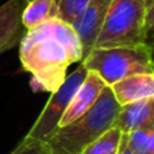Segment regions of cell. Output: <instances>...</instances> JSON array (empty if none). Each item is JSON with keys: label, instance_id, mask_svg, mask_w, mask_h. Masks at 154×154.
Listing matches in <instances>:
<instances>
[{"label": "cell", "instance_id": "13", "mask_svg": "<svg viewBox=\"0 0 154 154\" xmlns=\"http://www.w3.org/2000/svg\"><path fill=\"white\" fill-rule=\"evenodd\" d=\"M126 143L137 154H154V127L138 128L126 134Z\"/></svg>", "mask_w": 154, "mask_h": 154}, {"label": "cell", "instance_id": "17", "mask_svg": "<svg viewBox=\"0 0 154 154\" xmlns=\"http://www.w3.org/2000/svg\"><path fill=\"white\" fill-rule=\"evenodd\" d=\"M118 154H137L134 153L130 147L126 143V134L122 135V139H120V145H119V150H118Z\"/></svg>", "mask_w": 154, "mask_h": 154}, {"label": "cell", "instance_id": "8", "mask_svg": "<svg viewBox=\"0 0 154 154\" xmlns=\"http://www.w3.org/2000/svg\"><path fill=\"white\" fill-rule=\"evenodd\" d=\"M26 3L24 0H8L0 5V56L19 45L26 32L22 24Z\"/></svg>", "mask_w": 154, "mask_h": 154}, {"label": "cell", "instance_id": "5", "mask_svg": "<svg viewBox=\"0 0 154 154\" xmlns=\"http://www.w3.org/2000/svg\"><path fill=\"white\" fill-rule=\"evenodd\" d=\"M87 73L88 69L84 66L82 62H80V65L70 75H66L62 84L54 92L50 93V97L46 106L43 107L42 112L37 118L30 131L24 135V138L43 142V143H46L50 139L54 131L58 128L62 115L66 111L77 88L84 81Z\"/></svg>", "mask_w": 154, "mask_h": 154}, {"label": "cell", "instance_id": "10", "mask_svg": "<svg viewBox=\"0 0 154 154\" xmlns=\"http://www.w3.org/2000/svg\"><path fill=\"white\" fill-rule=\"evenodd\" d=\"M109 88L120 106L152 99L154 97V73H138L128 76L112 84Z\"/></svg>", "mask_w": 154, "mask_h": 154}, {"label": "cell", "instance_id": "6", "mask_svg": "<svg viewBox=\"0 0 154 154\" xmlns=\"http://www.w3.org/2000/svg\"><path fill=\"white\" fill-rule=\"evenodd\" d=\"M111 3L112 0H89L82 14L72 23L82 46V60L95 46L96 37Z\"/></svg>", "mask_w": 154, "mask_h": 154}, {"label": "cell", "instance_id": "19", "mask_svg": "<svg viewBox=\"0 0 154 154\" xmlns=\"http://www.w3.org/2000/svg\"><path fill=\"white\" fill-rule=\"evenodd\" d=\"M145 2H146V3H147V0H145Z\"/></svg>", "mask_w": 154, "mask_h": 154}, {"label": "cell", "instance_id": "11", "mask_svg": "<svg viewBox=\"0 0 154 154\" xmlns=\"http://www.w3.org/2000/svg\"><path fill=\"white\" fill-rule=\"evenodd\" d=\"M56 18H58L56 0H30L22 12V24L27 31Z\"/></svg>", "mask_w": 154, "mask_h": 154}, {"label": "cell", "instance_id": "7", "mask_svg": "<svg viewBox=\"0 0 154 154\" xmlns=\"http://www.w3.org/2000/svg\"><path fill=\"white\" fill-rule=\"evenodd\" d=\"M106 87L107 84L100 79V76L96 75L95 72L88 70L84 81L77 88L66 111L62 115L58 127H64V126L75 122L80 116H82L96 103V100L99 99V96L101 95Z\"/></svg>", "mask_w": 154, "mask_h": 154}, {"label": "cell", "instance_id": "4", "mask_svg": "<svg viewBox=\"0 0 154 154\" xmlns=\"http://www.w3.org/2000/svg\"><path fill=\"white\" fill-rule=\"evenodd\" d=\"M145 0H112L93 49L146 43Z\"/></svg>", "mask_w": 154, "mask_h": 154}, {"label": "cell", "instance_id": "9", "mask_svg": "<svg viewBox=\"0 0 154 154\" xmlns=\"http://www.w3.org/2000/svg\"><path fill=\"white\" fill-rule=\"evenodd\" d=\"M114 126L123 134L138 128L154 127V97L120 106Z\"/></svg>", "mask_w": 154, "mask_h": 154}, {"label": "cell", "instance_id": "18", "mask_svg": "<svg viewBox=\"0 0 154 154\" xmlns=\"http://www.w3.org/2000/svg\"><path fill=\"white\" fill-rule=\"evenodd\" d=\"M24 2H30V0H24Z\"/></svg>", "mask_w": 154, "mask_h": 154}, {"label": "cell", "instance_id": "1", "mask_svg": "<svg viewBox=\"0 0 154 154\" xmlns=\"http://www.w3.org/2000/svg\"><path fill=\"white\" fill-rule=\"evenodd\" d=\"M19 58L31 75V87L51 93L65 80L68 68L82 61V46L72 24L56 18L24 32Z\"/></svg>", "mask_w": 154, "mask_h": 154}, {"label": "cell", "instance_id": "14", "mask_svg": "<svg viewBox=\"0 0 154 154\" xmlns=\"http://www.w3.org/2000/svg\"><path fill=\"white\" fill-rule=\"evenodd\" d=\"M58 18L72 24L85 10L89 0H56Z\"/></svg>", "mask_w": 154, "mask_h": 154}, {"label": "cell", "instance_id": "16", "mask_svg": "<svg viewBox=\"0 0 154 154\" xmlns=\"http://www.w3.org/2000/svg\"><path fill=\"white\" fill-rule=\"evenodd\" d=\"M145 32H146V43L154 48V0H147L146 3Z\"/></svg>", "mask_w": 154, "mask_h": 154}, {"label": "cell", "instance_id": "12", "mask_svg": "<svg viewBox=\"0 0 154 154\" xmlns=\"http://www.w3.org/2000/svg\"><path fill=\"white\" fill-rule=\"evenodd\" d=\"M122 135H123L122 131L118 127L112 126L103 135H100L97 139H95L89 145H87L79 154H107L109 152L118 150Z\"/></svg>", "mask_w": 154, "mask_h": 154}, {"label": "cell", "instance_id": "15", "mask_svg": "<svg viewBox=\"0 0 154 154\" xmlns=\"http://www.w3.org/2000/svg\"><path fill=\"white\" fill-rule=\"evenodd\" d=\"M10 154H49V152L43 142L23 138Z\"/></svg>", "mask_w": 154, "mask_h": 154}, {"label": "cell", "instance_id": "2", "mask_svg": "<svg viewBox=\"0 0 154 154\" xmlns=\"http://www.w3.org/2000/svg\"><path fill=\"white\" fill-rule=\"evenodd\" d=\"M120 104L107 85L96 103L75 122L58 127L46 142L49 154H79L114 126Z\"/></svg>", "mask_w": 154, "mask_h": 154}, {"label": "cell", "instance_id": "3", "mask_svg": "<svg viewBox=\"0 0 154 154\" xmlns=\"http://www.w3.org/2000/svg\"><path fill=\"white\" fill-rule=\"evenodd\" d=\"M82 64L108 87L138 73H154V48L147 43L134 46L92 49Z\"/></svg>", "mask_w": 154, "mask_h": 154}]
</instances>
